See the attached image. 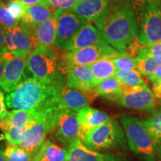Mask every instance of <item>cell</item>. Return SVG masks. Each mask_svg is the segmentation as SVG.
Returning a JSON list of instances; mask_svg holds the SVG:
<instances>
[{
	"mask_svg": "<svg viewBox=\"0 0 161 161\" xmlns=\"http://www.w3.org/2000/svg\"><path fill=\"white\" fill-rule=\"evenodd\" d=\"M142 121L150 136L157 142L161 143V108Z\"/></svg>",
	"mask_w": 161,
	"mask_h": 161,
	"instance_id": "cell-26",
	"label": "cell"
},
{
	"mask_svg": "<svg viewBox=\"0 0 161 161\" xmlns=\"http://www.w3.org/2000/svg\"><path fill=\"white\" fill-rule=\"evenodd\" d=\"M13 110L8 112V115L3 119L0 121V129L3 131L8 130L11 128H25L29 129L41 116L48 110Z\"/></svg>",
	"mask_w": 161,
	"mask_h": 161,
	"instance_id": "cell-15",
	"label": "cell"
},
{
	"mask_svg": "<svg viewBox=\"0 0 161 161\" xmlns=\"http://www.w3.org/2000/svg\"><path fill=\"white\" fill-rule=\"evenodd\" d=\"M56 136L63 144L69 146L80 138V125L77 112L71 110H60L55 125Z\"/></svg>",
	"mask_w": 161,
	"mask_h": 161,
	"instance_id": "cell-13",
	"label": "cell"
},
{
	"mask_svg": "<svg viewBox=\"0 0 161 161\" xmlns=\"http://www.w3.org/2000/svg\"><path fill=\"white\" fill-rule=\"evenodd\" d=\"M131 5L138 23L139 43L161 42V0H139Z\"/></svg>",
	"mask_w": 161,
	"mask_h": 161,
	"instance_id": "cell-3",
	"label": "cell"
},
{
	"mask_svg": "<svg viewBox=\"0 0 161 161\" xmlns=\"http://www.w3.org/2000/svg\"><path fill=\"white\" fill-rule=\"evenodd\" d=\"M36 160H37V158H36V155L35 154L33 156H32V158L31 160H30V161H36Z\"/></svg>",
	"mask_w": 161,
	"mask_h": 161,
	"instance_id": "cell-46",
	"label": "cell"
},
{
	"mask_svg": "<svg viewBox=\"0 0 161 161\" xmlns=\"http://www.w3.org/2000/svg\"><path fill=\"white\" fill-rule=\"evenodd\" d=\"M32 29L20 23L12 29L5 30V47L17 57H28L37 47Z\"/></svg>",
	"mask_w": 161,
	"mask_h": 161,
	"instance_id": "cell-10",
	"label": "cell"
},
{
	"mask_svg": "<svg viewBox=\"0 0 161 161\" xmlns=\"http://www.w3.org/2000/svg\"><path fill=\"white\" fill-rule=\"evenodd\" d=\"M3 62L2 60V58L0 57V80L2 79V77H3Z\"/></svg>",
	"mask_w": 161,
	"mask_h": 161,
	"instance_id": "cell-42",
	"label": "cell"
},
{
	"mask_svg": "<svg viewBox=\"0 0 161 161\" xmlns=\"http://www.w3.org/2000/svg\"><path fill=\"white\" fill-rule=\"evenodd\" d=\"M125 1H126L127 3H130V5H132V4H134V3H136V2L139 1V0H125Z\"/></svg>",
	"mask_w": 161,
	"mask_h": 161,
	"instance_id": "cell-45",
	"label": "cell"
},
{
	"mask_svg": "<svg viewBox=\"0 0 161 161\" xmlns=\"http://www.w3.org/2000/svg\"><path fill=\"white\" fill-rule=\"evenodd\" d=\"M41 148L48 161H66L67 159V150L52 143L49 140L44 142Z\"/></svg>",
	"mask_w": 161,
	"mask_h": 161,
	"instance_id": "cell-25",
	"label": "cell"
},
{
	"mask_svg": "<svg viewBox=\"0 0 161 161\" xmlns=\"http://www.w3.org/2000/svg\"><path fill=\"white\" fill-rule=\"evenodd\" d=\"M148 79L150 80L151 81H154L157 79H159V78H161V64L160 66L157 68V69L155 70V72L154 73L152 74V75L148 76Z\"/></svg>",
	"mask_w": 161,
	"mask_h": 161,
	"instance_id": "cell-38",
	"label": "cell"
},
{
	"mask_svg": "<svg viewBox=\"0 0 161 161\" xmlns=\"http://www.w3.org/2000/svg\"><path fill=\"white\" fill-rule=\"evenodd\" d=\"M125 134L126 141L130 149L145 158L156 160L161 158L160 142L154 140L147 130L143 121L132 116H122L119 117Z\"/></svg>",
	"mask_w": 161,
	"mask_h": 161,
	"instance_id": "cell-4",
	"label": "cell"
},
{
	"mask_svg": "<svg viewBox=\"0 0 161 161\" xmlns=\"http://www.w3.org/2000/svg\"><path fill=\"white\" fill-rule=\"evenodd\" d=\"M152 84H161V78L159 79H157L154 81H152Z\"/></svg>",
	"mask_w": 161,
	"mask_h": 161,
	"instance_id": "cell-44",
	"label": "cell"
},
{
	"mask_svg": "<svg viewBox=\"0 0 161 161\" xmlns=\"http://www.w3.org/2000/svg\"><path fill=\"white\" fill-rule=\"evenodd\" d=\"M35 155L36 158H37V160L36 161H48L47 159L46 158V157L44 156L43 149H42L41 147H40V149L35 153Z\"/></svg>",
	"mask_w": 161,
	"mask_h": 161,
	"instance_id": "cell-41",
	"label": "cell"
},
{
	"mask_svg": "<svg viewBox=\"0 0 161 161\" xmlns=\"http://www.w3.org/2000/svg\"><path fill=\"white\" fill-rule=\"evenodd\" d=\"M27 129L25 128H11L8 130L4 131L5 139L7 140L8 143L12 146H19L20 141Z\"/></svg>",
	"mask_w": 161,
	"mask_h": 161,
	"instance_id": "cell-33",
	"label": "cell"
},
{
	"mask_svg": "<svg viewBox=\"0 0 161 161\" xmlns=\"http://www.w3.org/2000/svg\"><path fill=\"white\" fill-rule=\"evenodd\" d=\"M79 0H48L50 7L55 10H71Z\"/></svg>",
	"mask_w": 161,
	"mask_h": 161,
	"instance_id": "cell-34",
	"label": "cell"
},
{
	"mask_svg": "<svg viewBox=\"0 0 161 161\" xmlns=\"http://www.w3.org/2000/svg\"><path fill=\"white\" fill-rule=\"evenodd\" d=\"M7 3H17L23 6L28 5H45L49 6L48 0H6Z\"/></svg>",
	"mask_w": 161,
	"mask_h": 161,
	"instance_id": "cell-35",
	"label": "cell"
},
{
	"mask_svg": "<svg viewBox=\"0 0 161 161\" xmlns=\"http://www.w3.org/2000/svg\"><path fill=\"white\" fill-rule=\"evenodd\" d=\"M66 75V85L74 89L90 91L93 87V76L90 66H71L61 69Z\"/></svg>",
	"mask_w": 161,
	"mask_h": 161,
	"instance_id": "cell-17",
	"label": "cell"
},
{
	"mask_svg": "<svg viewBox=\"0 0 161 161\" xmlns=\"http://www.w3.org/2000/svg\"><path fill=\"white\" fill-rule=\"evenodd\" d=\"M145 161H156V160L152 158H145Z\"/></svg>",
	"mask_w": 161,
	"mask_h": 161,
	"instance_id": "cell-47",
	"label": "cell"
},
{
	"mask_svg": "<svg viewBox=\"0 0 161 161\" xmlns=\"http://www.w3.org/2000/svg\"><path fill=\"white\" fill-rule=\"evenodd\" d=\"M111 59L115 65L116 69L122 71H130L136 69L135 59L130 55H120L112 57Z\"/></svg>",
	"mask_w": 161,
	"mask_h": 161,
	"instance_id": "cell-32",
	"label": "cell"
},
{
	"mask_svg": "<svg viewBox=\"0 0 161 161\" xmlns=\"http://www.w3.org/2000/svg\"><path fill=\"white\" fill-rule=\"evenodd\" d=\"M59 110L58 108L49 110L33 126L26 130L20 141V148L33 156L44 143L47 134L55 128Z\"/></svg>",
	"mask_w": 161,
	"mask_h": 161,
	"instance_id": "cell-7",
	"label": "cell"
},
{
	"mask_svg": "<svg viewBox=\"0 0 161 161\" xmlns=\"http://www.w3.org/2000/svg\"><path fill=\"white\" fill-rule=\"evenodd\" d=\"M137 55L152 58L161 61V42L147 45H140L136 52V56Z\"/></svg>",
	"mask_w": 161,
	"mask_h": 161,
	"instance_id": "cell-31",
	"label": "cell"
},
{
	"mask_svg": "<svg viewBox=\"0 0 161 161\" xmlns=\"http://www.w3.org/2000/svg\"><path fill=\"white\" fill-rule=\"evenodd\" d=\"M53 84L57 92L58 105L60 110L67 109L78 112L89 106V102L97 96L92 90L83 91L69 87L60 75Z\"/></svg>",
	"mask_w": 161,
	"mask_h": 161,
	"instance_id": "cell-9",
	"label": "cell"
},
{
	"mask_svg": "<svg viewBox=\"0 0 161 161\" xmlns=\"http://www.w3.org/2000/svg\"><path fill=\"white\" fill-rule=\"evenodd\" d=\"M115 77L122 85L132 86L145 84L141 74L136 69L130 70V71L117 70Z\"/></svg>",
	"mask_w": 161,
	"mask_h": 161,
	"instance_id": "cell-28",
	"label": "cell"
},
{
	"mask_svg": "<svg viewBox=\"0 0 161 161\" xmlns=\"http://www.w3.org/2000/svg\"><path fill=\"white\" fill-rule=\"evenodd\" d=\"M5 161H30L32 156L19 146L8 145L3 152Z\"/></svg>",
	"mask_w": 161,
	"mask_h": 161,
	"instance_id": "cell-30",
	"label": "cell"
},
{
	"mask_svg": "<svg viewBox=\"0 0 161 161\" xmlns=\"http://www.w3.org/2000/svg\"><path fill=\"white\" fill-rule=\"evenodd\" d=\"M92 23L107 43L119 51L126 52L137 38L135 11L125 0H112L105 11Z\"/></svg>",
	"mask_w": 161,
	"mask_h": 161,
	"instance_id": "cell-1",
	"label": "cell"
},
{
	"mask_svg": "<svg viewBox=\"0 0 161 161\" xmlns=\"http://www.w3.org/2000/svg\"><path fill=\"white\" fill-rule=\"evenodd\" d=\"M104 154L90 149L80 138L68 146L66 161H103Z\"/></svg>",
	"mask_w": 161,
	"mask_h": 161,
	"instance_id": "cell-22",
	"label": "cell"
},
{
	"mask_svg": "<svg viewBox=\"0 0 161 161\" xmlns=\"http://www.w3.org/2000/svg\"><path fill=\"white\" fill-rule=\"evenodd\" d=\"M110 100L114 101L120 105L130 109L149 111L155 108V97L154 93L146 86L140 91L131 93H122L113 96Z\"/></svg>",
	"mask_w": 161,
	"mask_h": 161,
	"instance_id": "cell-14",
	"label": "cell"
},
{
	"mask_svg": "<svg viewBox=\"0 0 161 161\" xmlns=\"http://www.w3.org/2000/svg\"><path fill=\"white\" fill-rule=\"evenodd\" d=\"M84 144L93 151L124 148L126 145L125 134L116 119H111L86 134Z\"/></svg>",
	"mask_w": 161,
	"mask_h": 161,
	"instance_id": "cell-6",
	"label": "cell"
},
{
	"mask_svg": "<svg viewBox=\"0 0 161 161\" xmlns=\"http://www.w3.org/2000/svg\"><path fill=\"white\" fill-rule=\"evenodd\" d=\"M103 161H128L124 156L120 154H113V153H108L104 154Z\"/></svg>",
	"mask_w": 161,
	"mask_h": 161,
	"instance_id": "cell-37",
	"label": "cell"
},
{
	"mask_svg": "<svg viewBox=\"0 0 161 161\" xmlns=\"http://www.w3.org/2000/svg\"><path fill=\"white\" fill-rule=\"evenodd\" d=\"M5 103L7 108L14 110L59 109L54 84L43 83L35 78L24 80L13 91L8 92Z\"/></svg>",
	"mask_w": 161,
	"mask_h": 161,
	"instance_id": "cell-2",
	"label": "cell"
},
{
	"mask_svg": "<svg viewBox=\"0 0 161 161\" xmlns=\"http://www.w3.org/2000/svg\"><path fill=\"white\" fill-rule=\"evenodd\" d=\"M5 49V30L0 26V57Z\"/></svg>",
	"mask_w": 161,
	"mask_h": 161,
	"instance_id": "cell-39",
	"label": "cell"
},
{
	"mask_svg": "<svg viewBox=\"0 0 161 161\" xmlns=\"http://www.w3.org/2000/svg\"><path fill=\"white\" fill-rule=\"evenodd\" d=\"M54 15L57 19V35L55 46L64 49L87 21L71 10L57 9L54 12Z\"/></svg>",
	"mask_w": 161,
	"mask_h": 161,
	"instance_id": "cell-12",
	"label": "cell"
},
{
	"mask_svg": "<svg viewBox=\"0 0 161 161\" xmlns=\"http://www.w3.org/2000/svg\"><path fill=\"white\" fill-rule=\"evenodd\" d=\"M77 116L80 125V139L82 141L90 131L111 119L106 113L89 106L78 110Z\"/></svg>",
	"mask_w": 161,
	"mask_h": 161,
	"instance_id": "cell-18",
	"label": "cell"
},
{
	"mask_svg": "<svg viewBox=\"0 0 161 161\" xmlns=\"http://www.w3.org/2000/svg\"><path fill=\"white\" fill-rule=\"evenodd\" d=\"M54 12L50 6L40 5L23 6L20 23L33 29L52 17Z\"/></svg>",
	"mask_w": 161,
	"mask_h": 161,
	"instance_id": "cell-19",
	"label": "cell"
},
{
	"mask_svg": "<svg viewBox=\"0 0 161 161\" xmlns=\"http://www.w3.org/2000/svg\"><path fill=\"white\" fill-rule=\"evenodd\" d=\"M153 93L154 97L161 99V84H153Z\"/></svg>",
	"mask_w": 161,
	"mask_h": 161,
	"instance_id": "cell-40",
	"label": "cell"
},
{
	"mask_svg": "<svg viewBox=\"0 0 161 161\" xmlns=\"http://www.w3.org/2000/svg\"><path fill=\"white\" fill-rule=\"evenodd\" d=\"M0 161H5L3 155V152H2V151H0Z\"/></svg>",
	"mask_w": 161,
	"mask_h": 161,
	"instance_id": "cell-43",
	"label": "cell"
},
{
	"mask_svg": "<svg viewBox=\"0 0 161 161\" xmlns=\"http://www.w3.org/2000/svg\"><path fill=\"white\" fill-rule=\"evenodd\" d=\"M59 54L52 46H37L27 57V68L33 77L53 84L59 73Z\"/></svg>",
	"mask_w": 161,
	"mask_h": 161,
	"instance_id": "cell-5",
	"label": "cell"
},
{
	"mask_svg": "<svg viewBox=\"0 0 161 161\" xmlns=\"http://www.w3.org/2000/svg\"><path fill=\"white\" fill-rule=\"evenodd\" d=\"M136 64V69L141 75H146V77L154 73L157 68L161 64V61L152 58L136 56L134 57Z\"/></svg>",
	"mask_w": 161,
	"mask_h": 161,
	"instance_id": "cell-27",
	"label": "cell"
},
{
	"mask_svg": "<svg viewBox=\"0 0 161 161\" xmlns=\"http://www.w3.org/2000/svg\"><path fill=\"white\" fill-rule=\"evenodd\" d=\"M8 111L7 106H6L5 96L0 87V121L3 119L8 115Z\"/></svg>",
	"mask_w": 161,
	"mask_h": 161,
	"instance_id": "cell-36",
	"label": "cell"
},
{
	"mask_svg": "<svg viewBox=\"0 0 161 161\" xmlns=\"http://www.w3.org/2000/svg\"><path fill=\"white\" fill-rule=\"evenodd\" d=\"M97 96L110 99L113 96H115L121 92V84L115 76L101 81L92 89Z\"/></svg>",
	"mask_w": 161,
	"mask_h": 161,
	"instance_id": "cell-24",
	"label": "cell"
},
{
	"mask_svg": "<svg viewBox=\"0 0 161 161\" xmlns=\"http://www.w3.org/2000/svg\"><path fill=\"white\" fill-rule=\"evenodd\" d=\"M112 57H104L96 61L90 66L93 76V86L97 85L101 81L115 76L116 69L111 59Z\"/></svg>",
	"mask_w": 161,
	"mask_h": 161,
	"instance_id": "cell-23",
	"label": "cell"
},
{
	"mask_svg": "<svg viewBox=\"0 0 161 161\" xmlns=\"http://www.w3.org/2000/svg\"><path fill=\"white\" fill-rule=\"evenodd\" d=\"M99 31L91 23L87 22L80 29L77 35L64 48L66 51H75L84 48L96 46L108 45Z\"/></svg>",
	"mask_w": 161,
	"mask_h": 161,
	"instance_id": "cell-16",
	"label": "cell"
},
{
	"mask_svg": "<svg viewBox=\"0 0 161 161\" xmlns=\"http://www.w3.org/2000/svg\"><path fill=\"white\" fill-rule=\"evenodd\" d=\"M112 0H79L71 9L86 21L92 22L102 14Z\"/></svg>",
	"mask_w": 161,
	"mask_h": 161,
	"instance_id": "cell-20",
	"label": "cell"
},
{
	"mask_svg": "<svg viewBox=\"0 0 161 161\" xmlns=\"http://www.w3.org/2000/svg\"><path fill=\"white\" fill-rule=\"evenodd\" d=\"M37 46H55L57 35V19L52 17L32 29Z\"/></svg>",
	"mask_w": 161,
	"mask_h": 161,
	"instance_id": "cell-21",
	"label": "cell"
},
{
	"mask_svg": "<svg viewBox=\"0 0 161 161\" xmlns=\"http://www.w3.org/2000/svg\"><path fill=\"white\" fill-rule=\"evenodd\" d=\"M20 23L8 7L7 4L0 0V26L4 30L12 29Z\"/></svg>",
	"mask_w": 161,
	"mask_h": 161,
	"instance_id": "cell-29",
	"label": "cell"
},
{
	"mask_svg": "<svg viewBox=\"0 0 161 161\" xmlns=\"http://www.w3.org/2000/svg\"><path fill=\"white\" fill-rule=\"evenodd\" d=\"M1 58L4 68L0 87L8 93L23 81L27 67V57H17L5 49L1 54Z\"/></svg>",
	"mask_w": 161,
	"mask_h": 161,
	"instance_id": "cell-11",
	"label": "cell"
},
{
	"mask_svg": "<svg viewBox=\"0 0 161 161\" xmlns=\"http://www.w3.org/2000/svg\"><path fill=\"white\" fill-rule=\"evenodd\" d=\"M126 55H128L126 52L115 49L109 44L90 46L75 51L65 50L60 58L59 71L71 66H90L104 57H115Z\"/></svg>",
	"mask_w": 161,
	"mask_h": 161,
	"instance_id": "cell-8",
	"label": "cell"
},
{
	"mask_svg": "<svg viewBox=\"0 0 161 161\" xmlns=\"http://www.w3.org/2000/svg\"><path fill=\"white\" fill-rule=\"evenodd\" d=\"M4 139H5V136L4 135L0 136V140H4Z\"/></svg>",
	"mask_w": 161,
	"mask_h": 161,
	"instance_id": "cell-48",
	"label": "cell"
}]
</instances>
